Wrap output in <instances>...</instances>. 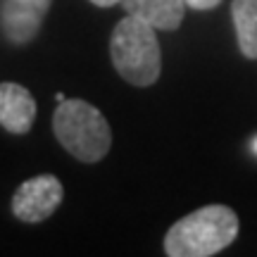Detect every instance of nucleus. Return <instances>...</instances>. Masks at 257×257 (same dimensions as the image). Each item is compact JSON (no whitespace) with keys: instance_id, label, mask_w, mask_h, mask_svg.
<instances>
[{"instance_id":"f257e3e1","label":"nucleus","mask_w":257,"mask_h":257,"mask_svg":"<svg viewBox=\"0 0 257 257\" xmlns=\"http://www.w3.org/2000/svg\"><path fill=\"white\" fill-rule=\"evenodd\" d=\"M238 236V214L229 205H205L174 221L165 236L169 257H210L229 248Z\"/></svg>"},{"instance_id":"f03ea898","label":"nucleus","mask_w":257,"mask_h":257,"mask_svg":"<svg viewBox=\"0 0 257 257\" xmlns=\"http://www.w3.org/2000/svg\"><path fill=\"white\" fill-rule=\"evenodd\" d=\"M157 29L143 19L126 15L114 27L110 38V57L121 79L131 86L146 88L160 79L162 50L157 41Z\"/></svg>"},{"instance_id":"7ed1b4c3","label":"nucleus","mask_w":257,"mask_h":257,"mask_svg":"<svg viewBox=\"0 0 257 257\" xmlns=\"http://www.w3.org/2000/svg\"><path fill=\"white\" fill-rule=\"evenodd\" d=\"M53 131L60 146L79 162L95 165L110 153L112 128L98 107L79 98H64L53 114Z\"/></svg>"},{"instance_id":"20e7f679","label":"nucleus","mask_w":257,"mask_h":257,"mask_svg":"<svg viewBox=\"0 0 257 257\" xmlns=\"http://www.w3.org/2000/svg\"><path fill=\"white\" fill-rule=\"evenodd\" d=\"M64 198V188L60 179L53 174L34 176L19 186L12 195V212L19 221L41 224L53 217Z\"/></svg>"},{"instance_id":"39448f33","label":"nucleus","mask_w":257,"mask_h":257,"mask_svg":"<svg viewBox=\"0 0 257 257\" xmlns=\"http://www.w3.org/2000/svg\"><path fill=\"white\" fill-rule=\"evenodd\" d=\"M50 3L53 0H3L0 3V31L15 46L29 43L41 31Z\"/></svg>"},{"instance_id":"423d86ee","label":"nucleus","mask_w":257,"mask_h":257,"mask_svg":"<svg viewBox=\"0 0 257 257\" xmlns=\"http://www.w3.org/2000/svg\"><path fill=\"white\" fill-rule=\"evenodd\" d=\"M36 119V100L29 88L19 83H0V126L10 134H29Z\"/></svg>"},{"instance_id":"0eeeda50","label":"nucleus","mask_w":257,"mask_h":257,"mask_svg":"<svg viewBox=\"0 0 257 257\" xmlns=\"http://www.w3.org/2000/svg\"><path fill=\"white\" fill-rule=\"evenodd\" d=\"M121 8L157 31H176L184 22L186 0H121Z\"/></svg>"},{"instance_id":"6e6552de","label":"nucleus","mask_w":257,"mask_h":257,"mask_svg":"<svg viewBox=\"0 0 257 257\" xmlns=\"http://www.w3.org/2000/svg\"><path fill=\"white\" fill-rule=\"evenodd\" d=\"M231 17L243 57L257 60V0H231Z\"/></svg>"},{"instance_id":"1a4fd4ad","label":"nucleus","mask_w":257,"mask_h":257,"mask_svg":"<svg viewBox=\"0 0 257 257\" xmlns=\"http://www.w3.org/2000/svg\"><path fill=\"white\" fill-rule=\"evenodd\" d=\"M221 0H186V5L193 10H212V8H217Z\"/></svg>"},{"instance_id":"9d476101","label":"nucleus","mask_w":257,"mask_h":257,"mask_svg":"<svg viewBox=\"0 0 257 257\" xmlns=\"http://www.w3.org/2000/svg\"><path fill=\"white\" fill-rule=\"evenodd\" d=\"M93 5H98V8H112V5H117L121 0H91Z\"/></svg>"},{"instance_id":"9b49d317","label":"nucleus","mask_w":257,"mask_h":257,"mask_svg":"<svg viewBox=\"0 0 257 257\" xmlns=\"http://www.w3.org/2000/svg\"><path fill=\"white\" fill-rule=\"evenodd\" d=\"M255 150H257V141H255Z\"/></svg>"}]
</instances>
